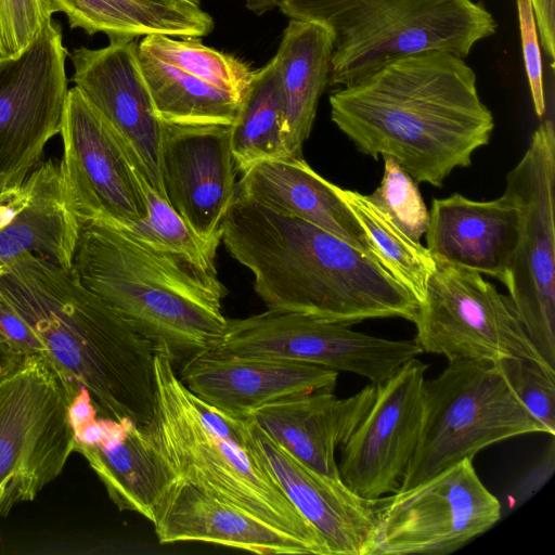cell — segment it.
Masks as SVG:
<instances>
[{
  "mask_svg": "<svg viewBox=\"0 0 555 555\" xmlns=\"http://www.w3.org/2000/svg\"><path fill=\"white\" fill-rule=\"evenodd\" d=\"M331 119L359 152L392 157L417 183L442 188L489 143L494 118L462 57L425 51L387 63L330 96Z\"/></svg>",
  "mask_w": 555,
  "mask_h": 555,
  "instance_id": "cell-1",
  "label": "cell"
},
{
  "mask_svg": "<svg viewBox=\"0 0 555 555\" xmlns=\"http://www.w3.org/2000/svg\"><path fill=\"white\" fill-rule=\"evenodd\" d=\"M221 241L251 272L268 310L348 325L383 318L414 322L417 317L418 301L377 260L238 193L223 220Z\"/></svg>",
  "mask_w": 555,
  "mask_h": 555,
  "instance_id": "cell-2",
  "label": "cell"
},
{
  "mask_svg": "<svg viewBox=\"0 0 555 555\" xmlns=\"http://www.w3.org/2000/svg\"><path fill=\"white\" fill-rule=\"evenodd\" d=\"M0 299L39 336L51 362L85 387L100 417L146 427L154 415V346L138 334L73 268L24 254L0 266Z\"/></svg>",
  "mask_w": 555,
  "mask_h": 555,
  "instance_id": "cell-3",
  "label": "cell"
},
{
  "mask_svg": "<svg viewBox=\"0 0 555 555\" xmlns=\"http://www.w3.org/2000/svg\"><path fill=\"white\" fill-rule=\"evenodd\" d=\"M73 270L154 349L180 367L219 343L228 289L168 251L100 222L82 223Z\"/></svg>",
  "mask_w": 555,
  "mask_h": 555,
  "instance_id": "cell-4",
  "label": "cell"
},
{
  "mask_svg": "<svg viewBox=\"0 0 555 555\" xmlns=\"http://www.w3.org/2000/svg\"><path fill=\"white\" fill-rule=\"evenodd\" d=\"M154 371L155 410L143 430L176 481L206 490L297 537L315 555H330L319 532L245 449L244 418L194 395L162 349H155Z\"/></svg>",
  "mask_w": 555,
  "mask_h": 555,
  "instance_id": "cell-5",
  "label": "cell"
},
{
  "mask_svg": "<svg viewBox=\"0 0 555 555\" xmlns=\"http://www.w3.org/2000/svg\"><path fill=\"white\" fill-rule=\"evenodd\" d=\"M289 20L325 27L333 38L328 86H353L389 62L425 52L465 57L496 33L492 14L473 0H281Z\"/></svg>",
  "mask_w": 555,
  "mask_h": 555,
  "instance_id": "cell-6",
  "label": "cell"
},
{
  "mask_svg": "<svg viewBox=\"0 0 555 555\" xmlns=\"http://www.w3.org/2000/svg\"><path fill=\"white\" fill-rule=\"evenodd\" d=\"M545 433L509 386L499 362L455 360L425 380L418 442L399 490L473 457L493 443Z\"/></svg>",
  "mask_w": 555,
  "mask_h": 555,
  "instance_id": "cell-7",
  "label": "cell"
},
{
  "mask_svg": "<svg viewBox=\"0 0 555 555\" xmlns=\"http://www.w3.org/2000/svg\"><path fill=\"white\" fill-rule=\"evenodd\" d=\"M80 387L40 354L23 357L0 377V517L63 472L75 451L69 401Z\"/></svg>",
  "mask_w": 555,
  "mask_h": 555,
  "instance_id": "cell-8",
  "label": "cell"
},
{
  "mask_svg": "<svg viewBox=\"0 0 555 555\" xmlns=\"http://www.w3.org/2000/svg\"><path fill=\"white\" fill-rule=\"evenodd\" d=\"M555 132L547 118L506 175L505 191L520 214V234L508 271L516 313L531 343L555 369Z\"/></svg>",
  "mask_w": 555,
  "mask_h": 555,
  "instance_id": "cell-9",
  "label": "cell"
},
{
  "mask_svg": "<svg viewBox=\"0 0 555 555\" xmlns=\"http://www.w3.org/2000/svg\"><path fill=\"white\" fill-rule=\"evenodd\" d=\"M502 504L464 459L382 498L362 555L452 553L492 528Z\"/></svg>",
  "mask_w": 555,
  "mask_h": 555,
  "instance_id": "cell-10",
  "label": "cell"
},
{
  "mask_svg": "<svg viewBox=\"0 0 555 555\" xmlns=\"http://www.w3.org/2000/svg\"><path fill=\"white\" fill-rule=\"evenodd\" d=\"M435 262L413 322L422 352L448 361L521 358L555 370L531 343L508 296L478 272Z\"/></svg>",
  "mask_w": 555,
  "mask_h": 555,
  "instance_id": "cell-11",
  "label": "cell"
},
{
  "mask_svg": "<svg viewBox=\"0 0 555 555\" xmlns=\"http://www.w3.org/2000/svg\"><path fill=\"white\" fill-rule=\"evenodd\" d=\"M351 325L309 315L267 310L227 319L219 354L305 362L348 372L379 385L422 353L414 339L392 340L351 330Z\"/></svg>",
  "mask_w": 555,
  "mask_h": 555,
  "instance_id": "cell-12",
  "label": "cell"
},
{
  "mask_svg": "<svg viewBox=\"0 0 555 555\" xmlns=\"http://www.w3.org/2000/svg\"><path fill=\"white\" fill-rule=\"evenodd\" d=\"M67 55L51 20L18 55L0 57V191L21 186L61 132Z\"/></svg>",
  "mask_w": 555,
  "mask_h": 555,
  "instance_id": "cell-13",
  "label": "cell"
},
{
  "mask_svg": "<svg viewBox=\"0 0 555 555\" xmlns=\"http://www.w3.org/2000/svg\"><path fill=\"white\" fill-rule=\"evenodd\" d=\"M60 134L65 181L81 223L129 230L147 218L143 179L76 87L68 89Z\"/></svg>",
  "mask_w": 555,
  "mask_h": 555,
  "instance_id": "cell-14",
  "label": "cell"
},
{
  "mask_svg": "<svg viewBox=\"0 0 555 555\" xmlns=\"http://www.w3.org/2000/svg\"><path fill=\"white\" fill-rule=\"evenodd\" d=\"M427 367L412 358L377 385L373 404L341 446L339 478L358 496L377 501L400 489L418 442Z\"/></svg>",
  "mask_w": 555,
  "mask_h": 555,
  "instance_id": "cell-15",
  "label": "cell"
},
{
  "mask_svg": "<svg viewBox=\"0 0 555 555\" xmlns=\"http://www.w3.org/2000/svg\"><path fill=\"white\" fill-rule=\"evenodd\" d=\"M75 87L100 114L143 181L166 198L160 177L163 125L138 60L135 39L109 40L101 49L68 53Z\"/></svg>",
  "mask_w": 555,
  "mask_h": 555,
  "instance_id": "cell-16",
  "label": "cell"
},
{
  "mask_svg": "<svg viewBox=\"0 0 555 555\" xmlns=\"http://www.w3.org/2000/svg\"><path fill=\"white\" fill-rule=\"evenodd\" d=\"M160 177L170 206L208 242H221L236 194L229 125L162 122Z\"/></svg>",
  "mask_w": 555,
  "mask_h": 555,
  "instance_id": "cell-17",
  "label": "cell"
},
{
  "mask_svg": "<svg viewBox=\"0 0 555 555\" xmlns=\"http://www.w3.org/2000/svg\"><path fill=\"white\" fill-rule=\"evenodd\" d=\"M243 444L319 532L330 555H362L378 500H364L340 479L306 466L248 418H244Z\"/></svg>",
  "mask_w": 555,
  "mask_h": 555,
  "instance_id": "cell-18",
  "label": "cell"
},
{
  "mask_svg": "<svg viewBox=\"0 0 555 555\" xmlns=\"http://www.w3.org/2000/svg\"><path fill=\"white\" fill-rule=\"evenodd\" d=\"M179 377L208 404L243 418L271 402L333 391L338 372L299 361L207 351L184 363Z\"/></svg>",
  "mask_w": 555,
  "mask_h": 555,
  "instance_id": "cell-19",
  "label": "cell"
},
{
  "mask_svg": "<svg viewBox=\"0 0 555 555\" xmlns=\"http://www.w3.org/2000/svg\"><path fill=\"white\" fill-rule=\"evenodd\" d=\"M425 234L435 261L495 278L505 285L520 234V214L506 192L488 202L454 193L433 199Z\"/></svg>",
  "mask_w": 555,
  "mask_h": 555,
  "instance_id": "cell-20",
  "label": "cell"
},
{
  "mask_svg": "<svg viewBox=\"0 0 555 555\" xmlns=\"http://www.w3.org/2000/svg\"><path fill=\"white\" fill-rule=\"evenodd\" d=\"M376 390L377 385L369 384L347 398L328 390L305 393L266 404L243 418L257 424L306 466L340 479L335 451L367 413Z\"/></svg>",
  "mask_w": 555,
  "mask_h": 555,
  "instance_id": "cell-21",
  "label": "cell"
},
{
  "mask_svg": "<svg viewBox=\"0 0 555 555\" xmlns=\"http://www.w3.org/2000/svg\"><path fill=\"white\" fill-rule=\"evenodd\" d=\"M159 543L208 542L261 555H315L313 548L238 506L175 481L153 521Z\"/></svg>",
  "mask_w": 555,
  "mask_h": 555,
  "instance_id": "cell-22",
  "label": "cell"
},
{
  "mask_svg": "<svg viewBox=\"0 0 555 555\" xmlns=\"http://www.w3.org/2000/svg\"><path fill=\"white\" fill-rule=\"evenodd\" d=\"M236 193L278 212L308 221L376 259L370 238L335 184L302 158L263 160L242 173Z\"/></svg>",
  "mask_w": 555,
  "mask_h": 555,
  "instance_id": "cell-23",
  "label": "cell"
},
{
  "mask_svg": "<svg viewBox=\"0 0 555 555\" xmlns=\"http://www.w3.org/2000/svg\"><path fill=\"white\" fill-rule=\"evenodd\" d=\"M120 511L154 521L175 476L152 446L143 428L129 420L105 417L104 434L94 444H75Z\"/></svg>",
  "mask_w": 555,
  "mask_h": 555,
  "instance_id": "cell-24",
  "label": "cell"
},
{
  "mask_svg": "<svg viewBox=\"0 0 555 555\" xmlns=\"http://www.w3.org/2000/svg\"><path fill=\"white\" fill-rule=\"evenodd\" d=\"M25 182L27 202L0 230V266L33 254L72 269L82 223L73 207L62 162L39 163Z\"/></svg>",
  "mask_w": 555,
  "mask_h": 555,
  "instance_id": "cell-25",
  "label": "cell"
},
{
  "mask_svg": "<svg viewBox=\"0 0 555 555\" xmlns=\"http://www.w3.org/2000/svg\"><path fill=\"white\" fill-rule=\"evenodd\" d=\"M333 38L323 26L291 20L276 54L284 98V138L289 157L302 156L319 100L328 86Z\"/></svg>",
  "mask_w": 555,
  "mask_h": 555,
  "instance_id": "cell-26",
  "label": "cell"
},
{
  "mask_svg": "<svg viewBox=\"0 0 555 555\" xmlns=\"http://www.w3.org/2000/svg\"><path fill=\"white\" fill-rule=\"evenodd\" d=\"M48 12H62L70 28L109 40L165 35L203 38L214 29L212 17L201 7L179 9L153 0H44Z\"/></svg>",
  "mask_w": 555,
  "mask_h": 555,
  "instance_id": "cell-27",
  "label": "cell"
},
{
  "mask_svg": "<svg viewBox=\"0 0 555 555\" xmlns=\"http://www.w3.org/2000/svg\"><path fill=\"white\" fill-rule=\"evenodd\" d=\"M237 171L263 160L289 157L284 138V98L275 56L255 70L230 127Z\"/></svg>",
  "mask_w": 555,
  "mask_h": 555,
  "instance_id": "cell-28",
  "label": "cell"
},
{
  "mask_svg": "<svg viewBox=\"0 0 555 555\" xmlns=\"http://www.w3.org/2000/svg\"><path fill=\"white\" fill-rule=\"evenodd\" d=\"M138 60L155 113L162 122L229 125L240 99L229 91L191 76L138 48Z\"/></svg>",
  "mask_w": 555,
  "mask_h": 555,
  "instance_id": "cell-29",
  "label": "cell"
},
{
  "mask_svg": "<svg viewBox=\"0 0 555 555\" xmlns=\"http://www.w3.org/2000/svg\"><path fill=\"white\" fill-rule=\"evenodd\" d=\"M335 189L366 232L377 261L421 304L436 266L430 251L403 233L365 195L336 184Z\"/></svg>",
  "mask_w": 555,
  "mask_h": 555,
  "instance_id": "cell-30",
  "label": "cell"
},
{
  "mask_svg": "<svg viewBox=\"0 0 555 555\" xmlns=\"http://www.w3.org/2000/svg\"><path fill=\"white\" fill-rule=\"evenodd\" d=\"M138 48L191 76L231 92L240 100L255 73L247 63L204 46L198 38L150 35L141 38Z\"/></svg>",
  "mask_w": 555,
  "mask_h": 555,
  "instance_id": "cell-31",
  "label": "cell"
},
{
  "mask_svg": "<svg viewBox=\"0 0 555 555\" xmlns=\"http://www.w3.org/2000/svg\"><path fill=\"white\" fill-rule=\"evenodd\" d=\"M149 216L129 230L137 241L185 260L193 267L217 274L216 253L219 243L199 237L166 198L158 196L143 180Z\"/></svg>",
  "mask_w": 555,
  "mask_h": 555,
  "instance_id": "cell-32",
  "label": "cell"
},
{
  "mask_svg": "<svg viewBox=\"0 0 555 555\" xmlns=\"http://www.w3.org/2000/svg\"><path fill=\"white\" fill-rule=\"evenodd\" d=\"M384 159V173L378 188L365 197L384 211L411 240L420 243L429 223L418 183L390 156Z\"/></svg>",
  "mask_w": 555,
  "mask_h": 555,
  "instance_id": "cell-33",
  "label": "cell"
},
{
  "mask_svg": "<svg viewBox=\"0 0 555 555\" xmlns=\"http://www.w3.org/2000/svg\"><path fill=\"white\" fill-rule=\"evenodd\" d=\"M499 364L519 401L545 434L554 436L555 370L521 358L503 359Z\"/></svg>",
  "mask_w": 555,
  "mask_h": 555,
  "instance_id": "cell-34",
  "label": "cell"
},
{
  "mask_svg": "<svg viewBox=\"0 0 555 555\" xmlns=\"http://www.w3.org/2000/svg\"><path fill=\"white\" fill-rule=\"evenodd\" d=\"M51 20L44 0H0V57L18 55Z\"/></svg>",
  "mask_w": 555,
  "mask_h": 555,
  "instance_id": "cell-35",
  "label": "cell"
},
{
  "mask_svg": "<svg viewBox=\"0 0 555 555\" xmlns=\"http://www.w3.org/2000/svg\"><path fill=\"white\" fill-rule=\"evenodd\" d=\"M526 74L537 116L546 111L539 35L531 0H516Z\"/></svg>",
  "mask_w": 555,
  "mask_h": 555,
  "instance_id": "cell-36",
  "label": "cell"
},
{
  "mask_svg": "<svg viewBox=\"0 0 555 555\" xmlns=\"http://www.w3.org/2000/svg\"><path fill=\"white\" fill-rule=\"evenodd\" d=\"M0 336L21 357L48 356V349L31 327L0 299Z\"/></svg>",
  "mask_w": 555,
  "mask_h": 555,
  "instance_id": "cell-37",
  "label": "cell"
},
{
  "mask_svg": "<svg viewBox=\"0 0 555 555\" xmlns=\"http://www.w3.org/2000/svg\"><path fill=\"white\" fill-rule=\"evenodd\" d=\"M554 442L552 441L543 457L515 485L513 502L517 506L533 495L550 479L554 470Z\"/></svg>",
  "mask_w": 555,
  "mask_h": 555,
  "instance_id": "cell-38",
  "label": "cell"
},
{
  "mask_svg": "<svg viewBox=\"0 0 555 555\" xmlns=\"http://www.w3.org/2000/svg\"><path fill=\"white\" fill-rule=\"evenodd\" d=\"M541 46L552 60L555 57V0H531Z\"/></svg>",
  "mask_w": 555,
  "mask_h": 555,
  "instance_id": "cell-39",
  "label": "cell"
},
{
  "mask_svg": "<svg viewBox=\"0 0 555 555\" xmlns=\"http://www.w3.org/2000/svg\"><path fill=\"white\" fill-rule=\"evenodd\" d=\"M28 198L26 182L21 186L0 191V230L14 218Z\"/></svg>",
  "mask_w": 555,
  "mask_h": 555,
  "instance_id": "cell-40",
  "label": "cell"
},
{
  "mask_svg": "<svg viewBox=\"0 0 555 555\" xmlns=\"http://www.w3.org/2000/svg\"><path fill=\"white\" fill-rule=\"evenodd\" d=\"M22 358L0 336V377L10 372Z\"/></svg>",
  "mask_w": 555,
  "mask_h": 555,
  "instance_id": "cell-41",
  "label": "cell"
},
{
  "mask_svg": "<svg viewBox=\"0 0 555 555\" xmlns=\"http://www.w3.org/2000/svg\"><path fill=\"white\" fill-rule=\"evenodd\" d=\"M245 7L256 15H262L279 8L281 0H243Z\"/></svg>",
  "mask_w": 555,
  "mask_h": 555,
  "instance_id": "cell-42",
  "label": "cell"
},
{
  "mask_svg": "<svg viewBox=\"0 0 555 555\" xmlns=\"http://www.w3.org/2000/svg\"><path fill=\"white\" fill-rule=\"evenodd\" d=\"M179 9H194L201 7L199 0H153Z\"/></svg>",
  "mask_w": 555,
  "mask_h": 555,
  "instance_id": "cell-43",
  "label": "cell"
}]
</instances>
